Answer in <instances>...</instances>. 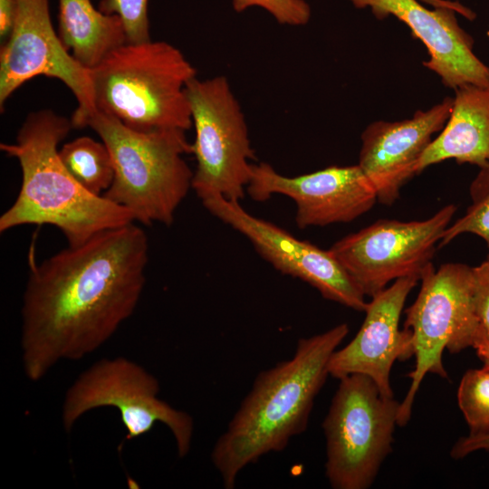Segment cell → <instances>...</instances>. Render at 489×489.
<instances>
[{
  "label": "cell",
  "mask_w": 489,
  "mask_h": 489,
  "mask_svg": "<svg viewBox=\"0 0 489 489\" xmlns=\"http://www.w3.org/2000/svg\"><path fill=\"white\" fill-rule=\"evenodd\" d=\"M201 202L210 214L244 235L276 270L309 283L327 300L365 312L366 296L330 250H322L255 217L240 201L213 195Z\"/></svg>",
  "instance_id": "12"
},
{
  "label": "cell",
  "mask_w": 489,
  "mask_h": 489,
  "mask_svg": "<svg viewBox=\"0 0 489 489\" xmlns=\"http://www.w3.org/2000/svg\"><path fill=\"white\" fill-rule=\"evenodd\" d=\"M246 192L257 202L274 194L292 199L301 229L350 223L378 201L373 184L358 164L331 166L296 177L281 175L268 163L253 164Z\"/></svg>",
  "instance_id": "13"
},
{
  "label": "cell",
  "mask_w": 489,
  "mask_h": 489,
  "mask_svg": "<svg viewBox=\"0 0 489 489\" xmlns=\"http://www.w3.org/2000/svg\"><path fill=\"white\" fill-rule=\"evenodd\" d=\"M232 5L237 13L250 7H261L284 25L302 26L312 16L311 6L305 0H232Z\"/></svg>",
  "instance_id": "23"
},
{
  "label": "cell",
  "mask_w": 489,
  "mask_h": 489,
  "mask_svg": "<svg viewBox=\"0 0 489 489\" xmlns=\"http://www.w3.org/2000/svg\"><path fill=\"white\" fill-rule=\"evenodd\" d=\"M456 209L450 204L421 221L380 219L342 237L329 250L371 298L398 279L420 280Z\"/></svg>",
  "instance_id": "10"
},
{
  "label": "cell",
  "mask_w": 489,
  "mask_h": 489,
  "mask_svg": "<svg viewBox=\"0 0 489 489\" xmlns=\"http://www.w3.org/2000/svg\"><path fill=\"white\" fill-rule=\"evenodd\" d=\"M148 262L147 235L130 223L33 264L21 309L26 378L38 381L109 340L139 303Z\"/></svg>",
  "instance_id": "1"
},
{
  "label": "cell",
  "mask_w": 489,
  "mask_h": 489,
  "mask_svg": "<svg viewBox=\"0 0 489 489\" xmlns=\"http://www.w3.org/2000/svg\"><path fill=\"white\" fill-rule=\"evenodd\" d=\"M454 91L449 118L422 154L418 173L447 159L478 168L489 163V86L469 84Z\"/></svg>",
  "instance_id": "17"
},
{
  "label": "cell",
  "mask_w": 489,
  "mask_h": 489,
  "mask_svg": "<svg viewBox=\"0 0 489 489\" xmlns=\"http://www.w3.org/2000/svg\"><path fill=\"white\" fill-rule=\"evenodd\" d=\"M473 302L475 314L489 335V263L484 261L473 267Z\"/></svg>",
  "instance_id": "24"
},
{
  "label": "cell",
  "mask_w": 489,
  "mask_h": 489,
  "mask_svg": "<svg viewBox=\"0 0 489 489\" xmlns=\"http://www.w3.org/2000/svg\"><path fill=\"white\" fill-rule=\"evenodd\" d=\"M16 11L17 0H0V36L4 41L12 31Z\"/></svg>",
  "instance_id": "26"
},
{
  "label": "cell",
  "mask_w": 489,
  "mask_h": 489,
  "mask_svg": "<svg viewBox=\"0 0 489 489\" xmlns=\"http://www.w3.org/2000/svg\"><path fill=\"white\" fill-rule=\"evenodd\" d=\"M157 378L139 363L125 357L101 359L82 372L67 389L62 408L63 428L70 432L90 410L114 408L131 440L149 432L156 423L172 433L179 457L191 447L192 417L158 398Z\"/></svg>",
  "instance_id": "8"
},
{
  "label": "cell",
  "mask_w": 489,
  "mask_h": 489,
  "mask_svg": "<svg viewBox=\"0 0 489 489\" xmlns=\"http://www.w3.org/2000/svg\"><path fill=\"white\" fill-rule=\"evenodd\" d=\"M187 95L195 129L192 188L201 201L213 195L240 201L255 157L244 115L227 79L196 77L187 84Z\"/></svg>",
  "instance_id": "9"
},
{
  "label": "cell",
  "mask_w": 489,
  "mask_h": 489,
  "mask_svg": "<svg viewBox=\"0 0 489 489\" xmlns=\"http://www.w3.org/2000/svg\"><path fill=\"white\" fill-rule=\"evenodd\" d=\"M85 127L99 135L112 158L114 178L102 196L129 209L135 222L170 225L192 188L194 172L184 159L192 153L186 131H139L98 110Z\"/></svg>",
  "instance_id": "5"
},
{
  "label": "cell",
  "mask_w": 489,
  "mask_h": 489,
  "mask_svg": "<svg viewBox=\"0 0 489 489\" xmlns=\"http://www.w3.org/2000/svg\"><path fill=\"white\" fill-rule=\"evenodd\" d=\"M452 107L453 97H446L409 119L377 120L366 127L358 165L373 184L379 202L392 205L404 184L418 174L419 159L432 136L446 125Z\"/></svg>",
  "instance_id": "16"
},
{
  "label": "cell",
  "mask_w": 489,
  "mask_h": 489,
  "mask_svg": "<svg viewBox=\"0 0 489 489\" xmlns=\"http://www.w3.org/2000/svg\"><path fill=\"white\" fill-rule=\"evenodd\" d=\"M58 20L63 45L90 71L127 43L120 18L96 8L91 0H59Z\"/></svg>",
  "instance_id": "18"
},
{
  "label": "cell",
  "mask_w": 489,
  "mask_h": 489,
  "mask_svg": "<svg viewBox=\"0 0 489 489\" xmlns=\"http://www.w3.org/2000/svg\"><path fill=\"white\" fill-rule=\"evenodd\" d=\"M478 358L484 366L489 368V336L485 337L475 348Z\"/></svg>",
  "instance_id": "27"
},
{
  "label": "cell",
  "mask_w": 489,
  "mask_h": 489,
  "mask_svg": "<svg viewBox=\"0 0 489 489\" xmlns=\"http://www.w3.org/2000/svg\"><path fill=\"white\" fill-rule=\"evenodd\" d=\"M417 299L406 309L405 328L412 333L416 364L408 374L410 387L400 402L398 426L410 419L417 392L427 373L447 378L443 366L445 349L458 353L475 348L489 336L474 307V270L459 263L431 264L423 273Z\"/></svg>",
  "instance_id": "6"
},
{
  "label": "cell",
  "mask_w": 489,
  "mask_h": 489,
  "mask_svg": "<svg viewBox=\"0 0 489 489\" xmlns=\"http://www.w3.org/2000/svg\"><path fill=\"white\" fill-rule=\"evenodd\" d=\"M478 450L489 451V434L461 437L454 445L451 456L455 459L463 458Z\"/></svg>",
  "instance_id": "25"
},
{
  "label": "cell",
  "mask_w": 489,
  "mask_h": 489,
  "mask_svg": "<svg viewBox=\"0 0 489 489\" xmlns=\"http://www.w3.org/2000/svg\"><path fill=\"white\" fill-rule=\"evenodd\" d=\"M358 9L369 8L378 19L393 16L404 23L427 50L423 65L453 90L464 85L489 86V66L474 53V39L448 6L428 9L419 0H350Z\"/></svg>",
  "instance_id": "15"
},
{
  "label": "cell",
  "mask_w": 489,
  "mask_h": 489,
  "mask_svg": "<svg viewBox=\"0 0 489 489\" xmlns=\"http://www.w3.org/2000/svg\"><path fill=\"white\" fill-rule=\"evenodd\" d=\"M339 380L322 423L325 475L334 489H366L392 450L400 402L383 397L366 375Z\"/></svg>",
  "instance_id": "7"
},
{
  "label": "cell",
  "mask_w": 489,
  "mask_h": 489,
  "mask_svg": "<svg viewBox=\"0 0 489 489\" xmlns=\"http://www.w3.org/2000/svg\"><path fill=\"white\" fill-rule=\"evenodd\" d=\"M95 110L139 131L192 127L187 84L197 77L164 41L125 43L91 70Z\"/></svg>",
  "instance_id": "4"
},
{
  "label": "cell",
  "mask_w": 489,
  "mask_h": 489,
  "mask_svg": "<svg viewBox=\"0 0 489 489\" xmlns=\"http://www.w3.org/2000/svg\"><path fill=\"white\" fill-rule=\"evenodd\" d=\"M72 128L66 117L40 110L27 115L14 143L0 144L22 170L17 197L0 216L1 233L23 225H51L68 245H79L135 222L129 209L86 190L62 162L58 146Z\"/></svg>",
  "instance_id": "3"
},
{
  "label": "cell",
  "mask_w": 489,
  "mask_h": 489,
  "mask_svg": "<svg viewBox=\"0 0 489 489\" xmlns=\"http://www.w3.org/2000/svg\"><path fill=\"white\" fill-rule=\"evenodd\" d=\"M46 76L62 82L75 96L78 107L71 120L84 128L96 110L91 71L82 66L55 33L50 0H17L12 31L0 49V107L27 81Z\"/></svg>",
  "instance_id": "11"
},
{
  "label": "cell",
  "mask_w": 489,
  "mask_h": 489,
  "mask_svg": "<svg viewBox=\"0 0 489 489\" xmlns=\"http://www.w3.org/2000/svg\"><path fill=\"white\" fill-rule=\"evenodd\" d=\"M420 281L405 277L371 297L365 320L356 336L336 350L329 361V375L342 379L351 374L369 377L385 398H394L390 372L396 360L414 356L410 330H399L405 302Z\"/></svg>",
  "instance_id": "14"
},
{
  "label": "cell",
  "mask_w": 489,
  "mask_h": 489,
  "mask_svg": "<svg viewBox=\"0 0 489 489\" xmlns=\"http://www.w3.org/2000/svg\"><path fill=\"white\" fill-rule=\"evenodd\" d=\"M348 333V324L341 323L300 339L290 360L257 375L211 452L225 488H234L249 464L283 450L306 429L314 399L329 376L330 359Z\"/></svg>",
  "instance_id": "2"
},
{
  "label": "cell",
  "mask_w": 489,
  "mask_h": 489,
  "mask_svg": "<svg viewBox=\"0 0 489 489\" xmlns=\"http://www.w3.org/2000/svg\"><path fill=\"white\" fill-rule=\"evenodd\" d=\"M424 4H428L433 7H441V6H455V2L452 0H419Z\"/></svg>",
  "instance_id": "28"
},
{
  "label": "cell",
  "mask_w": 489,
  "mask_h": 489,
  "mask_svg": "<svg viewBox=\"0 0 489 489\" xmlns=\"http://www.w3.org/2000/svg\"><path fill=\"white\" fill-rule=\"evenodd\" d=\"M471 205L465 216L450 224L444 231L438 247L448 244L458 235L471 233L478 235L487 244L489 263V163L479 168V171L469 187Z\"/></svg>",
  "instance_id": "20"
},
{
  "label": "cell",
  "mask_w": 489,
  "mask_h": 489,
  "mask_svg": "<svg viewBox=\"0 0 489 489\" xmlns=\"http://www.w3.org/2000/svg\"><path fill=\"white\" fill-rule=\"evenodd\" d=\"M59 156L72 176L91 194L102 196L112 184L113 162L102 141L79 137L63 144Z\"/></svg>",
  "instance_id": "19"
},
{
  "label": "cell",
  "mask_w": 489,
  "mask_h": 489,
  "mask_svg": "<svg viewBox=\"0 0 489 489\" xmlns=\"http://www.w3.org/2000/svg\"><path fill=\"white\" fill-rule=\"evenodd\" d=\"M457 402L471 436L489 434V368L467 370L459 384Z\"/></svg>",
  "instance_id": "21"
},
{
  "label": "cell",
  "mask_w": 489,
  "mask_h": 489,
  "mask_svg": "<svg viewBox=\"0 0 489 489\" xmlns=\"http://www.w3.org/2000/svg\"><path fill=\"white\" fill-rule=\"evenodd\" d=\"M148 7L149 0H101L99 5L101 11L120 18L131 43L150 40Z\"/></svg>",
  "instance_id": "22"
}]
</instances>
